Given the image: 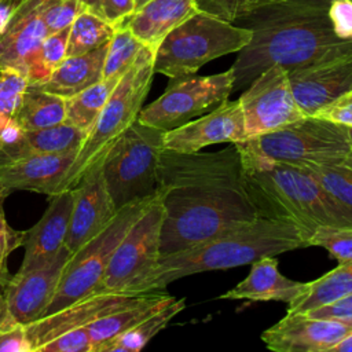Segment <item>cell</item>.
Here are the masks:
<instances>
[{"label": "cell", "mask_w": 352, "mask_h": 352, "mask_svg": "<svg viewBox=\"0 0 352 352\" xmlns=\"http://www.w3.org/2000/svg\"><path fill=\"white\" fill-rule=\"evenodd\" d=\"M157 190L164 206L161 256L258 217L235 143L210 153L162 148Z\"/></svg>", "instance_id": "obj_1"}, {"label": "cell", "mask_w": 352, "mask_h": 352, "mask_svg": "<svg viewBox=\"0 0 352 352\" xmlns=\"http://www.w3.org/2000/svg\"><path fill=\"white\" fill-rule=\"evenodd\" d=\"M331 0H276L258 7L232 23L252 32L231 69L234 91L245 89L274 65L287 72L352 51V41L333 32Z\"/></svg>", "instance_id": "obj_2"}, {"label": "cell", "mask_w": 352, "mask_h": 352, "mask_svg": "<svg viewBox=\"0 0 352 352\" xmlns=\"http://www.w3.org/2000/svg\"><path fill=\"white\" fill-rule=\"evenodd\" d=\"M235 144L258 217L293 224L307 241L320 226L352 227V217L305 170L268 160L249 139Z\"/></svg>", "instance_id": "obj_3"}, {"label": "cell", "mask_w": 352, "mask_h": 352, "mask_svg": "<svg viewBox=\"0 0 352 352\" xmlns=\"http://www.w3.org/2000/svg\"><path fill=\"white\" fill-rule=\"evenodd\" d=\"M307 246L305 236L296 226L257 217L206 241L161 256L150 292L164 290L170 282L188 275L242 267L261 257Z\"/></svg>", "instance_id": "obj_4"}, {"label": "cell", "mask_w": 352, "mask_h": 352, "mask_svg": "<svg viewBox=\"0 0 352 352\" xmlns=\"http://www.w3.org/2000/svg\"><path fill=\"white\" fill-rule=\"evenodd\" d=\"M154 51L143 47L114 87L109 100L88 131L73 164L66 172L59 192L73 188L99 161L110 146L138 120L154 76Z\"/></svg>", "instance_id": "obj_5"}, {"label": "cell", "mask_w": 352, "mask_h": 352, "mask_svg": "<svg viewBox=\"0 0 352 352\" xmlns=\"http://www.w3.org/2000/svg\"><path fill=\"white\" fill-rule=\"evenodd\" d=\"M250 38L249 29L198 11L160 43L154 52V73L169 78L195 74L205 63L239 52Z\"/></svg>", "instance_id": "obj_6"}, {"label": "cell", "mask_w": 352, "mask_h": 352, "mask_svg": "<svg viewBox=\"0 0 352 352\" xmlns=\"http://www.w3.org/2000/svg\"><path fill=\"white\" fill-rule=\"evenodd\" d=\"M162 138L164 131L136 120L103 155L102 172L117 210L157 192Z\"/></svg>", "instance_id": "obj_7"}, {"label": "cell", "mask_w": 352, "mask_h": 352, "mask_svg": "<svg viewBox=\"0 0 352 352\" xmlns=\"http://www.w3.org/2000/svg\"><path fill=\"white\" fill-rule=\"evenodd\" d=\"M157 194L158 191L120 208L113 220L96 236L72 254L63 267L59 283L44 315L98 290L117 245L151 205Z\"/></svg>", "instance_id": "obj_8"}, {"label": "cell", "mask_w": 352, "mask_h": 352, "mask_svg": "<svg viewBox=\"0 0 352 352\" xmlns=\"http://www.w3.org/2000/svg\"><path fill=\"white\" fill-rule=\"evenodd\" d=\"M162 221L164 206L158 191L151 205L117 245L95 293H150V285L161 258Z\"/></svg>", "instance_id": "obj_9"}, {"label": "cell", "mask_w": 352, "mask_h": 352, "mask_svg": "<svg viewBox=\"0 0 352 352\" xmlns=\"http://www.w3.org/2000/svg\"><path fill=\"white\" fill-rule=\"evenodd\" d=\"M249 140L268 160L294 166L338 162L352 155L349 128L315 116Z\"/></svg>", "instance_id": "obj_10"}, {"label": "cell", "mask_w": 352, "mask_h": 352, "mask_svg": "<svg viewBox=\"0 0 352 352\" xmlns=\"http://www.w3.org/2000/svg\"><path fill=\"white\" fill-rule=\"evenodd\" d=\"M234 92V72L210 76L170 78L166 89L148 106L142 107L138 121L164 132L206 114L226 102Z\"/></svg>", "instance_id": "obj_11"}, {"label": "cell", "mask_w": 352, "mask_h": 352, "mask_svg": "<svg viewBox=\"0 0 352 352\" xmlns=\"http://www.w3.org/2000/svg\"><path fill=\"white\" fill-rule=\"evenodd\" d=\"M238 102L246 139L274 132L304 117L296 102L289 73L279 65L260 73L245 88Z\"/></svg>", "instance_id": "obj_12"}, {"label": "cell", "mask_w": 352, "mask_h": 352, "mask_svg": "<svg viewBox=\"0 0 352 352\" xmlns=\"http://www.w3.org/2000/svg\"><path fill=\"white\" fill-rule=\"evenodd\" d=\"M70 257L72 253L63 246L58 256L47 264L16 272L8 279L3 289V301L12 322L28 324L44 315Z\"/></svg>", "instance_id": "obj_13"}, {"label": "cell", "mask_w": 352, "mask_h": 352, "mask_svg": "<svg viewBox=\"0 0 352 352\" xmlns=\"http://www.w3.org/2000/svg\"><path fill=\"white\" fill-rule=\"evenodd\" d=\"M72 190L73 208L65 246L73 254L113 220L117 209L106 188L102 161L96 162Z\"/></svg>", "instance_id": "obj_14"}, {"label": "cell", "mask_w": 352, "mask_h": 352, "mask_svg": "<svg viewBox=\"0 0 352 352\" xmlns=\"http://www.w3.org/2000/svg\"><path fill=\"white\" fill-rule=\"evenodd\" d=\"M349 333V323L307 314H286L261 333V341L274 352H330Z\"/></svg>", "instance_id": "obj_15"}, {"label": "cell", "mask_w": 352, "mask_h": 352, "mask_svg": "<svg viewBox=\"0 0 352 352\" xmlns=\"http://www.w3.org/2000/svg\"><path fill=\"white\" fill-rule=\"evenodd\" d=\"M246 140L243 116L236 100H226L212 111L180 126L164 132V148L179 153L201 151L217 143H241Z\"/></svg>", "instance_id": "obj_16"}, {"label": "cell", "mask_w": 352, "mask_h": 352, "mask_svg": "<svg viewBox=\"0 0 352 352\" xmlns=\"http://www.w3.org/2000/svg\"><path fill=\"white\" fill-rule=\"evenodd\" d=\"M142 294L103 292L91 293L58 311H54L32 323L25 324L26 334L32 345V352H36L40 345L60 333L78 327H87L104 315L135 302Z\"/></svg>", "instance_id": "obj_17"}, {"label": "cell", "mask_w": 352, "mask_h": 352, "mask_svg": "<svg viewBox=\"0 0 352 352\" xmlns=\"http://www.w3.org/2000/svg\"><path fill=\"white\" fill-rule=\"evenodd\" d=\"M292 89L304 116L352 88V51L289 70Z\"/></svg>", "instance_id": "obj_18"}, {"label": "cell", "mask_w": 352, "mask_h": 352, "mask_svg": "<svg viewBox=\"0 0 352 352\" xmlns=\"http://www.w3.org/2000/svg\"><path fill=\"white\" fill-rule=\"evenodd\" d=\"M73 208V190L51 195L41 219L23 236L25 254L18 272L38 268L58 256L65 246Z\"/></svg>", "instance_id": "obj_19"}, {"label": "cell", "mask_w": 352, "mask_h": 352, "mask_svg": "<svg viewBox=\"0 0 352 352\" xmlns=\"http://www.w3.org/2000/svg\"><path fill=\"white\" fill-rule=\"evenodd\" d=\"M47 34L41 0H25L0 33V72L15 70L26 77L28 66Z\"/></svg>", "instance_id": "obj_20"}, {"label": "cell", "mask_w": 352, "mask_h": 352, "mask_svg": "<svg viewBox=\"0 0 352 352\" xmlns=\"http://www.w3.org/2000/svg\"><path fill=\"white\" fill-rule=\"evenodd\" d=\"M77 153L65 155H32L0 164V197L28 190L54 195Z\"/></svg>", "instance_id": "obj_21"}, {"label": "cell", "mask_w": 352, "mask_h": 352, "mask_svg": "<svg viewBox=\"0 0 352 352\" xmlns=\"http://www.w3.org/2000/svg\"><path fill=\"white\" fill-rule=\"evenodd\" d=\"M308 286L309 282H298L282 275L275 256H267L253 261L249 275L219 298L282 301L289 304L305 293Z\"/></svg>", "instance_id": "obj_22"}, {"label": "cell", "mask_w": 352, "mask_h": 352, "mask_svg": "<svg viewBox=\"0 0 352 352\" xmlns=\"http://www.w3.org/2000/svg\"><path fill=\"white\" fill-rule=\"evenodd\" d=\"M87 133V131L66 121L44 129L23 131L18 138L0 139V164L32 155H65L77 153Z\"/></svg>", "instance_id": "obj_23"}, {"label": "cell", "mask_w": 352, "mask_h": 352, "mask_svg": "<svg viewBox=\"0 0 352 352\" xmlns=\"http://www.w3.org/2000/svg\"><path fill=\"white\" fill-rule=\"evenodd\" d=\"M195 0H148L122 23L146 47L155 52L164 37L198 12Z\"/></svg>", "instance_id": "obj_24"}, {"label": "cell", "mask_w": 352, "mask_h": 352, "mask_svg": "<svg viewBox=\"0 0 352 352\" xmlns=\"http://www.w3.org/2000/svg\"><path fill=\"white\" fill-rule=\"evenodd\" d=\"M109 43L85 54L66 56L38 87L63 99L72 98L103 78V65Z\"/></svg>", "instance_id": "obj_25"}, {"label": "cell", "mask_w": 352, "mask_h": 352, "mask_svg": "<svg viewBox=\"0 0 352 352\" xmlns=\"http://www.w3.org/2000/svg\"><path fill=\"white\" fill-rule=\"evenodd\" d=\"M172 296L162 290L143 293L135 302L120 308L87 326L91 337L92 352H102L103 348L138 322L162 307Z\"/></svg>", "instance_id": "obj_26"}, {"label": "cell", "mask_w": 352, "mask_h": 352, "mask_svg": "<svg viewBox=\"0 0 352 352\" xmlns=\"http://www.w3.org/2000/svg\"><path fill=\"white\" fill-rule=\"evenodd\" d=\"M15 121L23 131H37L59 125L66 121V102L63 98L38 85L28 84Z\"/></svg>", "instance_id": "obj_27"}, {"label": "cell", "mask_w": 352, "mask_h": 352, "mask_svg": "<svg viewBox=\"0 0 352 352\" xmlns=\"http://www.w3.org/2000/svg\"><path fill=\"white\" fill-rule=\"evenodd\" d=\"M349 294H352V261L338 264L309 282L307 292L287 304V314H305Z\"/></svg>", "instance_id": "obj_28"}, {"label": "cell", "mask_w": 352, "mask_h": 352, "mask_svg": "<svg viewBox=\"0 0 352 352\" xmlns=\"http://www.w3.org/2000/svg\"><path fill=\"white\" fill-rule=\"evenodd\" d=\"M184 308L186 300L175 298L172 296V298L168 300L162 307L111 340L102 352H139Z\"/></svg>", "instance_id": "obj_29"}, {"label": "cell", "mask_w": 352, "mask_h": 352, "mask_svg": "<svg viewBox=\"0 0 352 352\" xmlns=\"http://www.w3.org/2000/svg\"><path fill=\"white\" fill-rule=\"evenodd\" d=\"M117 82V78H102L77 95L65 99L66 122L88 132L109 100Z\"/></svg>", "instance_id": "obj_30"}, {"label": "cell", "mask_w": 352, "mask_h": 352, "mask_svg": "<svg viewBox=\"0 0 352 352\" xmlns=\"http://www.w3.org/2000/svg\"><path fill=\"white\" fill-rule=\"evenodd\" d=\"M298 168L311 175L352 217V155L338 162L309 164Z\"/></svg>", "instance_id": "obj_31"}, {"label": "cell", "mask_w": 352, "mask_h": 352, "mask_svg": "<svg viewBox=\"0 0 352 352\" xmlns=\"http://www.w3.org/2000/svg\"><path fill=\"white\" fill-rule=\"evenodd\" d=\"M116 29L92 12L81 11L69 26L67 56L81 55L107 44Z\"/></svg>", "instance_id": "obj_32"}, {"label": "cell", "mask_w": 352, "mask_h": 352, "mask_svg": "<svg viewBox=\"0 0 352 352\" xmlns=\"http://www.w3.org/2000/svg\"><path fill=\"white\" fill-rule=\"evenodd\" d=\"M67 36L69 28L45 36L28 66V84L40 85L48 80L51 73L67 56Z\"/></svg>", "instance_id": "obj_33"}, {"label": "cell", "mask_w": 352, "mask_h": 352, "mask_svg": "<svg viewBox=\"0 0 352 352\" xmlns=\"http://www.w3.org/2000/svg\"><path fill=\"white\" fill-rule=\"evenodd\" d=\"M143 47L126 26H118L109 41L103 65V78L120 80L132 66Z\"/></svg>", "instance_id": "obj_34"}, {"label": "cell", "mask_w": 352, "mask_h": 352, "mask_svg": "<svg viewBox=\"0 0 352 352\" xmlns=\"http://www.w3.org/2000/svg\"><path fill=\"white\" fill-rule=\"evenodd\" d=\"M308 246L326 249L338 264L352 261V227L320 226L308 238Z\"/></svg>", "instance_id": "obj_35"}, {"label": "cell", "mask_w": 352, "mask_h": 352, "mask_svg": "<svg viewBox=\"0 0 352 352\" xmlns=\"http://www.w3.org/2000/svg\"><path fill=\"white\" fill-rule=\"evenodd\" d=\"M26 87L28 80L21 73L15 70L0 72V135L15 118Z\"/></svg>", "instance_id": "obj_36"}, {"label": "cell", "mask_w": 352, "mask_h": 352, "mask_svg": "<svg viewBox=\"0 0 352 352\" xmlns=\"http://www.w3.org/2000/svg\"><path fill=\"white\" fill-rule=\"evenodd\" d=\"M81 11V0H41V16L48 33L67 29Z\"/></svg>", "instance_id": "obj_37"}, {"label": "cell", "mask_w": 352, "mask_h": 352, "mask_svg": "<svg viewBox=\"0 0 352 352\" xmlns=\"http://www.w3.org/2000/svg\"><path fill=\"white\" fill-rule=\"evenodd\" d=\"M198 10L234 22L236 18L276 0H195Z\"/></svg>", "instance_id": "obj_38"}, {"label": "cell", "mask_w": 352, "mask_h": 352, "mask_svg": "<svg viewBox=\"0 0 352 352\" xmlns=\"http://www.w3.org/2000/svg\"><path fill=\"white\" fill-rule=\"evenodd\" d=\"M84 10L118 28L136 10L135 0H81Z\"/></svg>", "instance_id": "obj_39"}, {"label": "cell", "mask_w": 352, "mask_h": 352, "mask_svg": "<svg viewBox=\"0 0 352 352\" xmlns=\"http://www.w3.org/2000/svg\"><path fill=\"white\" fill-rule=\"evenodd\" d=\"M36 352H92L87 327L73 329L58 334L37 348Z\"/></svg>", "instance_id": "obj_40"}, {"label": "cell", "mask_w": 352, "mask_h": 352, "mask_svg": "<svg viewBox=\"0 0 352 352\" xmlns=\"http://www.w3.org/2000/svg\"><path fill=\"white\" fill-rule=\"evenodd\" d=\"M3 199L0 197V292H3L4 286L7 285L10 275L7 270V260L12 250L23 245L25 232H19L12 230L4 216L3 210Z\"/></svg>", "instance_id": "obj_41"}, {"label": "cell", "mask_w": 352, "mask_h": 352, "mask_svg": "<svg viewBox=\"0 0 352 352\" xmlns=\"http://www.w3.org/2000/svg\"><path fill=\"white\" fill-rule=\"evenodd\" d=\"M312 116L352 128V88L323 104Z\"/></svg>", "instance_id": "obj_42"}, {"label": "cell", "mask_w": 352, "mask_h": 352, "mask_svg": "<svg viewBox=\"0 0 352 352\" xmlns=\"http://www.w3.org/2000/svg\"><path fill=\"white\" fill-rule=\"evenodd\" d=\"M329 18L336 36L352 41V0H331Z\"/></svg>", "instance_id": "obj_43"}, {"label": "cell", "mask_w": 352, "mask_h": 352, "mask_svg": "<svg viewBox=\"0 0 352 352\" xmlns=\"http://www.w3.org/2000/svg\"><path fill=\"white\" fill-rule=\"evenodd\" d=\"M0 352H32L25 324H0Z\"/></svg>", "instance_id": "obj_44"}, {"label": "cell", "mask_w": 352, "mask_h": 352, "mask_svg": "<svg viewBox=\"0 0 352 352\" xmlns=\"http://www.w3.org/2000/svg\"><path fill=\"white\" fill-rule=\"evenodd\" d=\"M314 318H324V319H334L344 323L352 324V294L338 298L327 305L319 307L309 312H305Z\"/></svg>", "instance_id": "obj_45"}, {"label": "cell", "mask_w": 352, "mask_h": 352, "mask_svg": "<svg viewBox=\"0 0 352 352\" xmlns=\"http://www.w3.org/2000/svg\"><path fill=\"white\" fill-rule=\"evenodd\" d=\"M25 0H0V33L10 22L14 12Z\"/></svg>", "instance_id": "obj_46"}, {"label": "cell", "mask_w": 352, "mask_h": 352, "mask_svg": "<svg viewBox=\"0 0 352 352\" xmlns=\"http://www.w3.org/2000/svg\"><path fill=\"white\" fill-rule=\"evenodd\" d=\"M330 352H352V333H349L338 344H336Z\"/></svg>", "instance_id": "obj_47"}, {"label": "cell", "mask_w": 352, "mask_h": 352, "mask_svg": "<svg viewBox=\"0 0 352 352\" xmlns=\"http://www.w3.org/2000/svg\"><path fill=\"white\" fill-rule=\"evenodd\" d=\"M148 0H135V3H136V10L139 8V7H142L143 4H146Z\"/></svg>", "instance_id": "obj_48"}, {"label": "cell", "mask_w": 352, "mask_h": 352, "mask_svg": "<svg viewBox=\"0 0 352 352\" xmlns=\"http://www.w3.org/2000/svg\"><path fill=\"white\" fill-rule=\"evenodd\" d=\"M349 133H351V139H352V128H349Z\"/></svg>", "instance_id": "obj_49"}, {"label": "cell", "mask_w": 352, "mask_h": 352, "mask_svg": "<svg viewBox=\"0 0 352 352\" xmlns=\"http://www.w3.org/2000/svg\"><path fill=\"white\" fill-rule=\"evenodd\" d=\"M1 293H3V292H0V294H1Z\"/></svg>", "instance_id": "obj_50"}]
</instances>
